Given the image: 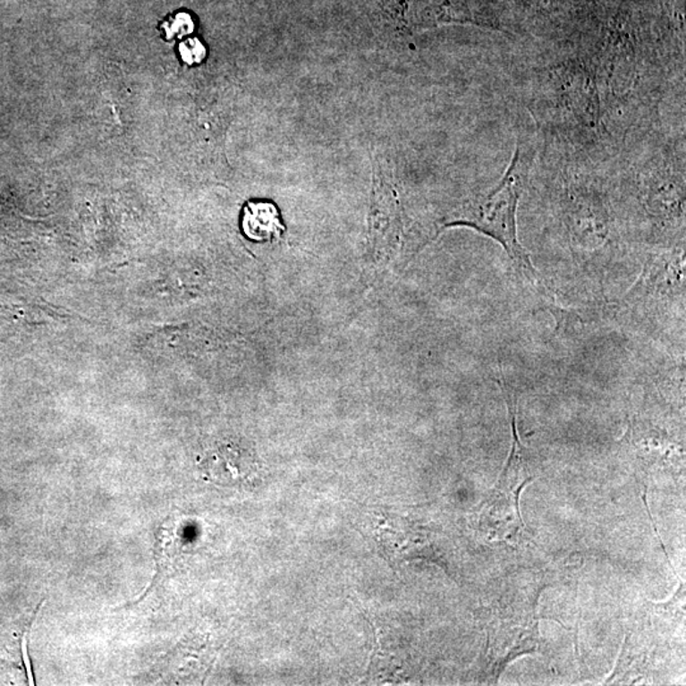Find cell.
Masks as SVG:
<instances>
[{
  "mask_svg": "<svg viewBox=\"0 0 686 686\" xmlns=\"http://www.w3.org/2000/svg\"><path fill=\"white\" fill-rule=\"evenodd\" d=\"M180 54L184 63L193 65L199 64L205 59L207 50L198 38H190L180 45Z\"/></svg>",
  "mask_w": 686,
  "mask_h": 686,
  "instance_id": "obj_4",
  "label": "cell"
},
{
  "mask_svg": "<svg viewBox=\"0 0 686 686\" xmlns=\"http://www.w3.org/2000/svg\"><path fill=\"white\" fill-rule=\"evenodd\" d=\"M542 139L537 126L521 125L518 129L515 152L500 182L488 192L479 193L463 202L445 225H465L476 229L500 243L516 270L540 294L552 296L535 270L525 248L518 238L520 198L527 189L529 178L539 157Z\"/></svg>",
  "mask_w": 686,
  "mask_h": 686,
  "instance_id": "obj_1",
  "label": "cell"
},
{
  "mask_svg": "<svg viewBox=\"0 0 686 686\" xmlns=\"http://www.w3.org/2000/svg\"><path fill=\"white\" fill-rule=\"evenodd\" d=\"M163 29L167 33L168 40H172L174 38H182V36L190 35L193 31L192 18L186 13L177 14L174 20L163 24Z\"/></svg>",
  "mask_w": 686,
  "mask_h": 686,
  "instance_id": "obj_3",
  "label": "cell"
},
{
  "mask_svg": "<svg viewBox=\"0 0 686 686\" xmlns=\"http://www.w3.org/2000/svg\"><path fill=\"white\" fill-rule=\"evenodd\" d=\"M279 210L271 202H247L241 217V231L255 241H272L284 232Z\"/></svg>",
  "mask_w": 686,
  "mask_h": 686,
  "instance_id": "obj_2",
  "label": "cell"
}]
</instances>
